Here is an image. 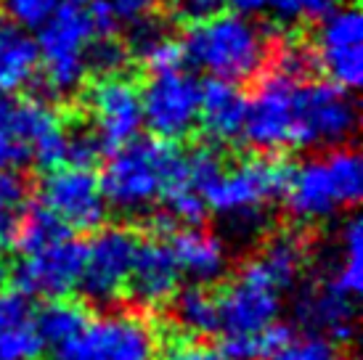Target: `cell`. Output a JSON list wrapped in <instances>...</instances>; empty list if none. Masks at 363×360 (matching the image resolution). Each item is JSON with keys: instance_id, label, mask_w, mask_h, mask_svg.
Instances as JSON below:
<instances>
[{"instance_id": "cell-39", "label": "cell", "mask_w": 363, "mask_h": 360, "mask_svg": "<svg viewBox=\"0 0 363 360\" xmlns=\"http://www.w3.org/2000/svg\"><path fill=\"white\" fill-rule=\"evenodd\" d=\"M164 360H225L220 350H215L204 342L181 339L164 350Z\"/></svg>"}, {"instance_id": "cell-7", "label": "cell", "mask_w": 363, "mask_h": 360, "mask_svg": "<svg viewBox=\"0 0 363 360\" xmlns=\"http://www.w3.org/2000/svg\"><path fill=\"white\" fill-rule=\"evenodd\" d=\"M141 111L154 138H186L199 117V82L183 67L154 72L141 93Z\"/></svg>"}, {"instance_id": "cell-35", "label": "cell", "mask_w": 363, "mask_h": 360, "mask_svg": "<svg viewBox=\"0 0 363 360\" xmlns=\"http://www.w3.org/2000/svg\"><path fill=\"white\" fill-rule=\"evenodd\" d=\"M32 159L43 170H56L61 164H67V133L56 125L53 130L40 135L32 146Z\"/></svg>"}, {"instance_id": "cell-31", "label": "cell", "mask_w": 363, "mask_h": 360, "mask_svg": "<svg viewBox=\"0 0 363 360\" xmlns=\"http://www.w3.org/2000/svg\"><path fill=\"white\" fill-rule=\"evenodd\" d=\"M40 352L43 342L27 320L0 334V360H38Z\"/></svg>"}, {"instance_id": "cell-46", "label": "cell", "mask_w": 363, "mask_h": 360, "mask_svg": "<svg viewBox=\"0 0 363 360\" xmlns=\"http://www.w3.org/2000/svg\"><path fill=\"white\" fill-rule=\"evenodd\" d=\"M262 360H294L292 344H289V347H284L281 352H276V355H268V358H262Z\"/></svg>"}, {"instance_id": "cell-40", "label": "cell", "mask_w": 363, "mask_h": 360, "mask_svg": "<svg viewBox=\"0 0 363 360\" xmlns=\"http://www.w3.org/2000/svg\"><path fill=\"white\" fill-rule=\"evenodd\" d=\"M225 0H170L175 16L186 21H202L210 19L215 13H220Z\"/></svg>"}, {"instance_id": "cell-21", "label": "cell", "mask_w": 363, "mask_h": 360, "mask_svg": "<svg viewBox=\"0 0 363 360\" xmlns=\"http://www.w3.org/2000/svg\"><path fill=\"white\" fill-rule=\"evenodd\" d=\"M170 249L181 273H189L196 283H212L225 273L228 254H225L223 241L212 233L186 228L172 236Z\"/></svg>"}, {"instance_id": "cell-24", "label": "cell", "mask_w": 363, "mask_h": 360, "mask_svg": "<svg viewBox=\"0 0 363 360\" xmlns=\"http://www.w3.org/2000/svg\"><path fill=\"white\" fill-rule=\"evenodd\" d=\"M340 254L342 257L337 260L334 273L326 281L358 300V294L363 291V225L358 218H350L342 225Z\"/></svg>"}, {"instance_id": "cell-45", "label": "cell", "mask_w": 363, "mask_h": 360, "mask_svg": "<svg viewBox=\"0 0 363 360\" xmlns=\"http://www.w3.org/2000/svg\"><path fill=\"white\" fill-rule=\"evenodd\" d=\"M225 3H231L236 13H260V11H268V0H225Z\"/></svg>"}, {"instance_id": "cell-15", "label": "cell", "mask_w": 363, "mask_h": 360, "mask_svg": "<svg viewBox=\"0 0 363 360\" xmlns=\"http://www.w3.org/2000/svg\"><path fill=\"white\" fill-rule=\"evenodd\" d=\"M56 125V114L43 101L0 96V170L24 167L32 159L35 140Z\"/></svg>"}, {"instance_id": "cell-26", "label": "cell", "mask_w": 363, "mask_h": 360, "mask_svg": "<svg viewBox=\"0 0 363 360\" xmlns=\"http://www.w3.org/2000/svg\"><path fill=\"white\" fill-rule=\"evenodd\" d=\"M175 318L183 329L199 334V337H210L215 331H220L218 300L204 289L202 283H194L175 297Z\"/></svg>"}, {"instance_id": "cell-13", "label": "cell", "mask_w": 363, "mask_h": 360, "mask_svg": "<svg viewBox=\"0 0 363 360\" xmlns=\"http://www.w3.org/2000/svg\"><path fill=\"white\" fill-rule=\"evenodd\" d=\"M297 77L281 69H273L257 85L252 101H247L242 135L255 149L276 151L289 146L292 133V96L297 88Z\"/></svg>"}, {"instance_id": "cell-12", "label": "cell", "mask_w": 363, "mask_h": 360, "mask_svg": "<svg viewBox=\"0 0 363 360\" xmlns=\"http://www.w3.org/2000/svg\"><path fill=\"white\" fill-rule=\"evenodd\" d=\"M82 262L85 244L67 236L35 254H27L13 268V286L24 297H67L80 283Z\"/></svg>"}, {"instance_id": "cell-20", "label": "cell", "mask_w": 363, "mask_h": 360, "mask_svg": "<svg viewBox=\"0 0 363 360\" xmlns=\"http://www.w3.org/2000/svg\"><path fill=\"white\" fill-rule=\"evenodd\" d=\"M40 67L38 43L9 16L0 19V96H13L30 85Z\"/></svg>"}, {"instance_id": "cell-42", "label": "cell", "mask_w": 363, "mask_h": 360, "mask_svg": "<svg viewBox=\"0 0 363 360\" xmlns=\"http://www.w3.org/2000/svg\"><path fill=\"white\" fill-rule=\"evenodd\" d=\"M91 21H93V35L96 38H114V32L120 27V16L111 9L109 0H93L91 6Z\"/></svg>"}, {"instance_id": "cell-27", "label": "cell", "mask_w": 363, "mask_h": 360, "mask_svg": "<svg viewBox=\"0 0 363 360\" xmlns=\"http://www.w3.org/2000/svg\"><path fill=\"white\" fill-rule=\"evenodd\" d=\"M326 175L332 180L334 196L342 207H355L363 196V162L355 149H334L323 159Z\"/></svg>"}, {"instance_id": "cell-10", "label": "cell", "mask_w": 363, "mask_h": 360, "mask_svg": "<svg viewBox=\"0 0 363 360\" xmlns=\"http://www.w3.org/2000/svg\"><path fill=\"white\" fill-rule=\"evenodd\" d=\"M138 236L128 228H104L85 244L80 291L96 305H109L128 286Z\"/></svg>"}, {"instance_id": "cell-49", "label": "cell", "mask_w": 363, "mask_h": 360, "mask_svg": "<svg viewBox=\"0 0 363 360\" xmlns=\"http://www.w3.org/2000/svg\"><path fill=\"white\" fill-rule=\"evenodd\" d=\"M3 247H6V241H3V239H0V249H3Z\"/></svg>"}, {"instance_id": "cell-33", "label": "cell", "mask_w": 363, "mask_h": 360, "mask_svg": "<svg viewBox=\"0 0 363 360\" xmlns=\"http://www.w3.org/2000/svg\"><path fill=\"white\" fill-rule=\"evenodd\" d=\"M59 9V0H6V13L24 30H38Z\"/></svg>"}, {"instance_id": "cell-17", "label": "cell", "mask_w": 363, "mask_h": 360, "mask_svg": "<svg viewBox=\"0 0 363 360\" xmlns=\"http://www.w3.org/2000/svg\"><path fill=\"white\" fill-rule=\"evenodd\" d=\"M297 323L334 342H350L355 334V297L340 291L329 281L308 289L294 305Z\"/></svg>"}, {"instance_id": "cell-30", "label": "cell", "mask_w": 363, "mask_h": 360, "mask_svg": "<svg viewBox=\"0 0 363 360\" xmlns=\"http://www.w3.org/2000/svg\"><path fill=\"white\" fill-rule=\"evenodd\" d=\"M183 167H186V180H189V186L196 189L199 193H204L215 186V180L223 175V159L218 157V151L215 149H194L191 154H183Z\"/></svg>"}, {"instance_id": "cell-2", "label": "cell", "mask_w": 363, "mask_h": 360, "mask_svg": "<svg viewBox=\"0 0 363 360\" xmlns=\"http://www.w3.org/2000/svg\"><path fill=\"white\" fill-rule=\"evenodd\" d=\"M181 48L183 61H191L196 69L239 82L260 72L268 40L244 13H215L210 19L194 21Z\"/></svg>"}, {"instance_id": "cell-36", "label": "cell", "mask_w": 363, "mask_h": 360, "mask_svg": "<svg viewBox=\"0 0 363 360\" xmlns=\"http://www.w3.org/2000/svg\"><path fill=\"white\" fill-rule=\"evenodd\" d=\"M30 199V183L21 170H0V201L11 210L21 212Z\"/></svg>"}, {"instance_id": "cell-22", "label": "cell", "mask_w": 363, "mask_h": 360, "mask_svg": "<svg viewBox=\"0 0 363 360\" xmlns=\"http://www.w3.org/2000/svg\"><path fill=\"white\" fill-rule=\"evenodd\" d=\"M88 310L85 305L74 300H67V297H56V300L45 302L40 310L35 313V320H32V329L38 331L43 347H59L64 342L74 339L85 326H88Z\"/></svg>"}, {"instance_id": "cell-14", "label": "cell", "mask_w": 363, "mask_h": 360, "mask_svg": "<svg viewBox=\"0 0 363 360\" xmlns=\"http://www.w3.org/2000/svg\"><path fill=\"white\" fill-rule=\"evenodd\" d=\"M91 109L104 151L111 154L128 140L138 138V130L143 125L141 90L128 77L122 74L99 77V82L91 88Z\"/></svg>"}, {"instance_id": "cell-28", "label": "cell", "mask_w": 363, "mask_h": 360, "mask_svg": "<svg viewBox=\"0 0 363 360\" xmlns=\"http://www.w3.org/2000/svg\"><path fill=\"white\" fill-rule=\"evenodd\" d=\"M160 201L164 204V218H167L172 225H175V223H183V225H189V228H196V225L204 220V215H207V204H204L202 193L196 189H191L186 178L170 183L167 189L162 191Z\"/></svg>"}, {"instance_id": "cell-37", "label": "cell", "mask_w": 363, "mask_h": 360, "mask_svg": "<svg viewBox=\"0 0 363 360\" xmlns=\"http://www.w3.org/2000/svg\"><path fill=\"white\" fill-rule=\"evenodd\" d=\"M143 64L154 72H170V69H181L183 67V48L181 43H175L172 38H164L154 45L146 56H143Z\"/></svg>"}, {"instance_id": "cell-34", "label": "cell", "mask_w": 363, "mask_h": 360, "mask_svg": "<svg viewBox=\"0 0 363 360\" xmlns=\"http://www.w3.org/2000/svg\"><path fill=\"white\" fill-rule=\"evenodd\" d=\"M268 9L284 21L294 19H323L337 9V0H268Z\"/></svg>"}, {"instance_id": "cell-18", "label": "cell", "mask_w": 363, "mask_h": 360, "mask_svg": "<svg viewBox=\"0 0 363 360\" xmlns=\"http://www.w3.org/2000/svg\"><path fill=\"white\" fill-rule=\"evenodd\" d=\"M247 117V99L231 80L210 77L199 85V120L212 140L231 143L242 135Z\"/></svg>"}, {"instance_id": "cell-4", "label": "cell", "mask_w": 363, "mask_h": 360, "mask_svg": "<svg viewBox=\"0 0 363 360\" xmlns=\"http://www.w3.org/2000/svg\"><path fill=\"white\" fill-rule=\"evenodd\" d=\"M358 128V103L334 82H297L292 96V149L342 146Z\"/></svg>"}, {"instance_id": "cell-29", "label": "cell", "mask_w": 363, "mask_h": 360, "mask_svg": "<svg viewBox=\"0 0 363 360\" xmlns=\"http://www.w3.org/2000/svg\"><path fill=\"white\" fill-rule=\"evenodd\" d=\"M128 59H130L128 45L117 43L114 38H96L85 48V67L96 72L99 77L120 74L128 67Z\"/></svg>"}, {"instance_id": "cell-8", "label": "cell", "mask_w": 363, "mask_h": 360, "mask_svg": "<svg viewBox=\"0 0 363 360\" xmlns=\"http://www.w3.org/2000/svg\"><path fill=\"white\" fill-rule=\"evenodd\" d=\"M281 310V289L260 268V262H247L239 276L218 297V323L228 334H255L276 320Z\"/></svg>"}, {"instance_id": "cell-43", "label": "cell", "mask_w": 363, "mask_h": 360, "mask_svg": "<svg viewBox=\"0 0 363 360\" xmlns=\"http://www.w3.org/2000/svg\"><path fill=\"white\" fill-rule=\"evenodd\" d=\"M109 3L111 9L117 11L120 21H135L141 19V16H146L157 0H109Z\"/></svg>"}, {"instance_id": "cell-48", "label": "cell", "mask_w": 363, "mask_h": 360, "mask_svg": "<svg viewBox=\"0 0 363 360\" xmlns=\"http://www.w3.org/2000/svg\"><path fill=\"white\" fill-rule=\"evenodd\" d=\"M3 283H6V268L0 265V289H3Z\"/></svg>"}, {"instance_id": "cell-6", "label": "cell", "mask_w": 363, "mask_h": 360, "mask_svg": "<svg viewBox=\"0 0 363 360\" xmlns=\"http://www.w3.org/2000/svg\"><path fill=\"white\" fill-rule=\"evenodd\" d=\"M154 334L138 318L111 315L88 320L74 337L53 347L51 360H154Z\"/></svg>"}, {"instance_id": "cell-11", "label": "cell", "mask_w": 363, "mask_h": 360, "mask_svg": "<svg viewBox=\"0 0 363 360\" xmlns=\"http://www.w3.org/2000/svg\"><path fill=\"white\" fill-rule=\"evenodd\" d=\"M315 64L326 69L334 85L345 90L361 88L363 82V16L355 6L329 11L318 30Z\"/></svg>"}, {"instance_id": "cell-19", "label": "cell", "mask_w": 363, "mask_h": 360, "mask_svg": "<svg viewBox=\"0 0 363 360\" xmlns=\"http://www.w3.org/2000/svg\"><path fill=\"white\" fill-rule=\"evenodd\" d=\"M284 196H286L289 212L300 223L329 220L340 207L321 159H311L303 162L300 167H292V178H289Z\"/></svg>"}, {"instance_id": "cell-41", "label": "cell", "mask_w": 363, "mask_h": 360, "mask_svg": "<svg viewBox=\"0 0 363 360\" xmlns=\"http://www.w3.org/2000/svg\"><path fill=\"white\" fill-rule=\"evenodd\" d=\"M292 352L294 360H340L332 342L318 334L308 337L305 342H292Z\"/></svg>"}, {"instance_id": "cell-32", "label": "cell", "mask_w": 363, "mask_h": 360, "mask_svg": "<svg viewBox=\"0 0 363 360\" xmlns=\"http://www.w3.org/2000/svg\"><path fill=\"white\" fill-rule=\"evenodd\" d=\"M101 154L104 146L99 133L88 130V128H77V130L67 133V164L91 170L93 164L101 159Z\"/></svg>"}, {"instance_id": "cell-1", "label": "cell", "mask_w": 363, "mask_h": 360, "mask_svg": "<svg viewBox=\"0 0 363 360\" xmlns=\"http://www.w3.org/2000/svg\"><path fill=\"white\" fill-rule=\"evenodd\" d=\"M181 178H186L183 154L172 140L133 138L111 151L99 183L106 207L135 215L160 201L162 191Z\"/></svg>"}, {"instance_id": "cell-44", "label": "cell", "mask_w": 363, "mask_h": 360, "mask_svg": "<svg viewBox=\"0 0 363 360\" xmlns=\"http://www.w3.org/2000/svg\"><path fill=\"white\" fill-rule=\"evenodd\" d=\"M19 215H21V212L11 210V207H6V204L0 201V239L6 241V244H9V241L13 239V230H16Z\"/></svg>"}, {"instance_id": "cell-25", "label": "cell", "mask_w": 363, "mask_h": 360, "mask_svg": "<svg viewBox=\"0 0 363 360\" xmlns=\"http://www.w3.org/2000/svg\"><path fill=\"white\" fill-rule=\"evenodd\" d=\"M303 244H300L297 236H292V233H276L265 244L262 257H257V262L271 276L273 283L284 291L297 281V273L303 268Z\"/></svg>"}, {"instance_id": "cell-38", "label": "cell", "mask_w": 363, "mask_h": 360, "mask_svg": "<svg viewBox=\"0 0 363 360\" xmlns=\"http://www.w3.org/2000/svg\"><path fill=\"white\" fill-rule=\"evenodd\" d=\"M30 318V305L27 297L19 291H9V294H0V334L11 326H19Z\"/></svg>"}, {"instance_id": "cell-9", "label": "cell", "mask_w": 363, "mask_h": 360, "mask_svg": "<svg viewBox=\"0 0 363 360\" xmlns=\"http://www.w3.org/2000/svg\"><path fill=\"white\" fill-rule=\"evenodd\" d=\"M40 201L51 210L67 228L72 230H96L106 220V199L101 193V183L93 170L61 164L40 183Z\"/></svg>"}, {"instance_id": "cell-16", "label": "cell", "mask_w": 363, "mask_h": 360, "mask_svg": "<svg viewBox=\"0 0 363 360\" xmlns=\"http://www.w3.org/2000/svg\"><path fill=\"white\" fill-rule=\"evenodd\" d=\"M181 268L172 257L170 244L160 239L138 241L125 291L143 308H162L178 294Z\"/></svg>"}, {"instance_id": "cell-3", "label": "cell", "mask_w": 363, "mask_h": 360, "mask_svg": "<svg viewBox=\"0 0 363 360\" xmlns=\"http://www.w3.org/2000/svg\"><path fill=\"white\" fill-rule=\"evenodd\" d=\"M292 178V164L279 157H252L231 170H223L207 193L204 204L223 215L233 230H257L265 218V207L284 196Z\"/></svg>"}, {"instance_id": "cell-47", "label": "cell", "mask_w": 363, "mask_h": 360, "mask_svg": "<svg viewBox=\"0 0 363 360\" xmlns=\"http://www.w3.org/2000/svg\"><path fill=\"white\" fill-rule=\"evenodd\" d=\"M59 3H64V6H88L91 0H59Z\"/></svg>"}, {"instance_id": "cell-5", "label": "cell", "mask_w": 363, "mask_h": 360, "mask_svg": "<svg viewBox=\"0 0 363 360\" xmlns=\"http://www.w3.org/2000/svg\"><path fill=\"white\" fill-rule=\"evenodd\" d=\"M91 13L82 6H59L51 19L38 27V53L43 80L51 96H69L85 80V48L93 40Z\"/></svg>"}, {"instance_id": "cell-23", "label": "cell", "mask_w": 363, "mask_h": 360, "mask_svg": "<svg viewBox=\"0 0 363 360\" xmlns=\"http://www.w3.org/2000/svg\"><path fill=\"white\" fill-rule=\"evenodd\" d=\"M67 236H72V228H67L51 210L38 204V207H30L19 215V223H16L11 241L27 257V254H35V252L45 249V247H51Z\"/></svg>"}]
</instances>
